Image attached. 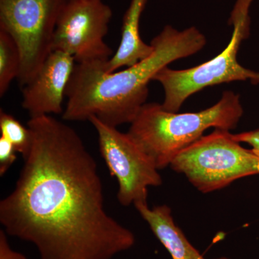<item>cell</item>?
Wrapping results in <instances>:
<instances>
[{"label": "cell", "instance_id": "obj_1", "mask_svg": "<svg viewBox=\"0 0 259 259\" xmlns=\"http://www.w3.org/2000/svg\"><path fill=\"white\" fill-rule=\"evenodd\" d=\"M31 146L14 190L0 202L8 236L40 259H113L136 243L107 214L97 162L77 133L51 115L28 122Z\"/></svg>", "mask_w": 259, "mask_h": 259}, {"label": "cell", "instance_id": "obj_2", "mask_svg": "<svg viewBox=\"0 0 259 259\" xmlns=\"http://www.w3.org/2000/svg\"><path fill=\"white\" fill-rule=\"evenodd\" d=\"M206 42L195 27L178 30L166 25L151 40L152 54L125 69L107 73L105 61L76 64L66 89L63 119L81 122L95 116L112 127L131 123L146 103L148 83L158 72L173 61L197 54Z\"/></svg>", "mask_w": 259, "mask_h": 259}, {"label": "cell", "instance_id": "obj_3", "mask_svg": "<svg viewBox=\"0 0 259 259\" xmlns=\"http://www.w3.org/2000/svg\"><path fill=\"white\" fill-rule=\"evenodd\" d=\"M243 114L239 95L231 91L225 92L215 105L197 112H171L161 104L151 102L141 107L127 134L161 170L201 139L206 130L236 128Z\"/></svg>", "mask_w": 259, "mask_h": 259}, {"label": "cell", "instance_id": "obj_4", "mask_svg": "<svg viewBox=\"0 0 259 259\" xmlns=\"http://www.w3.org/2000/svg\"><path fill=\"white\" fill-rule=\"evenodd\" d=\"M253 0H236L229 20L233 25L231 41L217 56L190 69L175 70L168 66L153 78L164 90L162 107L178 112L191 95L207 87L236 81H249L259 84V73L243 67L237 60L242 41L249 35V9Z\"/></svg>", "mask_w": 259, "mask_h": 259}, {"label": "cell", "instance_id": "obj_5", "mask_svg": "<svg viewBox=\"0 0 259 259\" xmlns=\"http://www.w3.org/2000/svg\"><path fill=\"white\" fill-rule=\"evenodd\" d=\"M170 167L199 192L209 193L259 175V156L243 147L230 131L215 129L180 151Z\"/></svg>", "mask_w": 259, "mask_h": 259}, {"label": "cell", "instance_id": "obj_6", "mask_svg": "<svg viewBox=\"0 0 259 259\" xmlns=\"http://www.w3.org/2000/svg\"><path fill=\"white\" fill-rule=\"evenodd\" d=\"M66 0H0V29L16 42L20 86L30 83L53 51L58 20Z\"/></svg>", "mask_w": 259, "mask_h": 259}, {"label": "cell", "instance_id": "obj_7", "mask_svg": "<svg viewBox=\"0 0 259 259\" xmlns=\"http://www.w3.org/2000/svg\"><path fill=\"white\" fill-rule=\"evenodd\" d=\"M88 121L98 134L102 157L117 179L118 202L122 206L147 202L148 187L162 185L158 168L127 133L120 132L95 116Z\"/></svg>", "mask_w": 259, "mask_h": 259}, {"label": "cell", "instance_id": "obj_8", "mask_svg": "<svg viewBox=\"0 0 259 259\" xmlns=\"http://www.w3.org/2000/svg\"><path fill=\"white\" fill-rule=\"evenodd\" d=\"M112 10L103 0H66L54 33L53 51H61L77 64L107 61L113 51L104 39Z\"/></svg>", "mask_w": 259, "mask_h": 259}, {"label": "cell", "instance_id": "obj_9", "mask_svg": "<svg viewBox=\"0 0 259 259\" xmlns=\"http://www.w3.org/2000/svg\"><path fill=\"white\" fill-rule=\"evenodd\" d=\"M75 61L67 53L53 51L34 79L23 87L22 107L30 117L63 114V102Z\"/></svg>", "mask_w": 259, "mask_h": 259}, {"label": "cell", "instance_id": "obj_10", "mask_svg": "<svg viewBox=\"0 0 259 259\" xmlns=\"http://www.w3.org/2000/svg\"><path fill=\"white\" fill-rule=\"evenodd\" d=\"M134 206L172 258L205 259L175 223L169 207L163 204L150 208L148 202H136ZM217 259L230 258L222 257Z\"/></svg>", "mask_w": 259, "mask_h": 259}, {"label": "cell", "instance_id": "obj_11", "mask_svg": "<svg viewBox=\"0 0 259 259\" xmlns=\"http://www.w3.org/2000/svg\"><path fill=\"white\" fill-rule=\"evenodd\" d=\"M148 0H131L122 20L120 46L108 61L103 63L107 73L128 67L152 54L154 48L143 41L140 35V20Z\"/></svg>", "mask_w": 259, "mask_h": 259}, {"label": "cell", "instance_id": "obj_12", "mask_svg": "<svg viewBox=\"0 0 259 259\" xmlns=\"http://www.w3.org/2000/svg\"><path fill=\"white\" fill-rule=\"evenodd\" d=\"M20 65L21 57L16 42L0 29V97L4 96L13 79H18Z\"/></svg>", "mask_w": 259, "mask_h": 259}, {"label": "cell", "instance_id": "obj_13", "mask_svg": "<svg viewBox=\"0 0 259 259\" xmlns=\"http://www.w3.org/2000/svg\"><path fill=\"white\" fill-rule=\"evenodd\" d=\"M1 137L13 145L23 156L28 154L31 146V134L28 127H24L17 119L1 110L0 111Z\"/></svg>", "mask_w": 259, "mask_h": 259}, {"label": "cell", "instance_id": "obj_14", "mask_svg": "<svg viewBox=\"0 0 259 259\" xmlns=\"http://www.w3.org/2000/svg\"><path fill=\"white\" fill-rule=\"evenodd\" d=\"M18 151L13 145L3 137L0 138V176H4L16 161Z\"/></svg>", "mask_w": 259, "mask_h": 259}, {"label": "cell", "instance_id": "obj_15", "mask_svg": "<svg viewBox=\"0 0 259 259\" xmlns=\"http://www.w3.org/2000/svg\"><path fill=\"white\" fill-rule=\"evenodd\" d=\"M0 259H27L23 253L11 248L4 230L0 231Z\"/></svg>", "mask_w": 259, "mask_h": 259}, {"label": "cell", "instance_id": "obj_16", "mask_svg": "<svg viewBox=\"0 0 259 259\" xmlns=\"http://www.w3.org/2000/svg\"><path fill=\"white\" fill-rule=\"evenodd\" d=\"M233 138L241 144L245 143L249 145L251 147L250 149L259 156V129L241 134H233Z\"/></svg>", "mask_w": 259, "mask_h": 259}]
</instances>
